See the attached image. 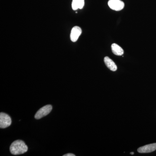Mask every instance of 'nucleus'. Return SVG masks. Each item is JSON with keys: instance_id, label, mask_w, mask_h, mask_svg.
Returning a JSON list of instances; mask_svg holds the SVG:
<instances>
[{"instance_id": "nucleus-9", "label": "nucleus", "mask_w": 156, "mask_h": 156, "mask_svg": "<svg viewBox=\"0 0 156 156\" xmlns=\"http://www.w3.org/2000/svg\"><path fill=\"white\" fill-rule=\"evenodd\" d=\"M84 4V0H73L72 7L73 10H78V9H81L83 8Z\"/></svg>"}, {"instance_id": "nucleus-3", "label": "nucleus", "mask_w": 156, "mask_h": 156, "mask_svg": "<svg viewBox=\"0 0 156 156\" xmlns=\"http://www.w3.org/2000/svg\"><path fill=\"white\" fill-rule=\"evenodd\" d=\"M12 122L11 117L5 113H0V128H5L11 126Z\"/></svg>"}, {"instance_id": "nucleus-5", "label": "nucleus", "mask_w": 156, "mask_h": 156, "mask_svg": "<svg viewBox=\"0 0 156 156\" xmlns=\"http://www.w3.org/2000/svg\"><path fill=\"white\" fill-rule=\"evenodd\" d=\"M82 33V29L78 26L73 27L71 31L70 39L72 41L76 42L79 39Z\"/></svg>"}, {"instance_id": "nucleus-8", "label": "nucleus", "mask_w": 156, "mask_h": 156, "mask_svg": "<svg viewBox=\"0 0 156 156\" xmlns=\"http://www.w3.org/2000/svg\"><path fill=\"white\" fill-rule=\"evenodd\" d=\"M112 53L117 56H122L124 54V51L122 48L116 44H113L111 46Z\"/></svg>"}, {"instance_id": "nucleus-2", "label": "nucleus", "mask_w": 156, "mask_h": 156, "mask_svg": "<svg viewBox=\"0 0 156 156\" xmlns=\"http://www.w3.org/2000/svg\"><path fill=\"white\" fill-rule=\"evenodd\" d=\"M52 110V105H45L37 112L36 114L35 115V118L37 119H41L49 114Z\"/></svg>"}, {"instance_id": "nucleus-11", "label": "nucleus", "mask_w": 156, "mask_h": 156, "mask_svg": "<svg viewBox=\"0 0 156 156\" xmlns=\"http://www.w3.org/2000/svg\"><path fill=\"white\" fill-rule=\"evenodd\" d=\"M130 154H131L133 155L134 154V152H131Z\"/></svg>"}, {"instance_id": "nucleus-1", "label": "nucleus", "mask_w": 156, "mask_h": 156, "mask_svg": "<svg viewBox=\"0 0 156 156\" xmlns=\"http://www.w3.org/2000/svg\"><path fill=\"white\" fill-rule=\"evenodd\" d=\"M28 150V147L25 143L21 140H17L11 144L10 152L12 154L19 155L25 153Z\"/></svg>"}, {"instance_id": "nucleus-6", "label": "nucleus", "mask_w": 156, "mask_h": 156, "mask_svg": "<svg viewBox=\"0 0 156 156\" xmlns=\"http://www.w3.org/2000/svg\"><path fill=\"white\" fill-rule=\"evenodd\" d=\"M156 150V143L148 144L139 147L137 151L140 153H148Z\"/></svg>"}, {"instance_id": "nucleus-4", "label": "nucleus", "mask_w": 156, "mask_h": 156, "mask_svg": "<svg viewBox=\"0 0 156 156\" xmlns=\"http://www.w3.org/2000/svg\"><path fill=\"white\" fill-rule=\"evenodd\" d=\"M108 5L112 10L115 11H120L125 7V4L121 0H109Z\"/></svg>"}, {"instance_id": "nucleus-10", "label": "nucleus", "mask_w": 156, "mask_h": 156, "mask_svg": "<svg viewBox=\"0 0 156 156\" xmlns=\"http://www.w3.org/2000/svg\"><path fill=\"white\" fill-rule=\"evenodd\" d=\"M63 156H75V155L73 154H67L63 155Z\"/></svg>"}, {"instance_id": "nucleus-7", "label": "nucleus", "mask_w": 156, "mask_h": 156, "mask_svg": "<svg viewBox=\"0 0 156 156\" xmlns=\"http://www.w3.org/2000/svg\"><path fill=\"white\" fill-rule=\"evenodd\" d=\"M105 63L107 67L109 69H110L112 71H116L117 70V66L116 65L115 63L110 58H109L108 56H105L104 58Z\"/></svg>"}]
</instances>
